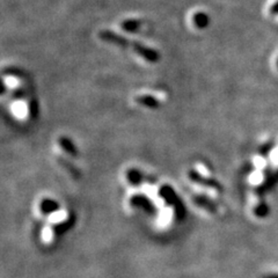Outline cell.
Segmentation results:
<instances>
[{
    "instance_id": "obj_1",
    "label": "cell",
    "mask_w": 278,
    "mask_h": 278,
    "mask_svg": "<svg viewBox=\"0 0 278 278\" xmlns=\"http://www.w3.org/2000/svg\"><path fill=\"white\" fill-rule=\"evenodd\" d=\"M187 22L193 30H204L210 24V17L204 9L196 8L189 12Z\"/></svg>"
},
{
    "instance_id": "obj_2",
    "label": "cell",
    "mask_w": 278,
    "mask_h": 278,
    "mask_svg": "<svg viewBox=\"0 0 278 278\" xmlns=\"http://www.w3.org/2000/svg\"><path fill=\"white\" fill-rule=\"evenodd\" d=\"M145 27V21L140 18H124L118 22V28L123 33L135 35L140 33Z\"/></svg>"
},
{
    "instance_id": "obj_3",
    "label": "cell",
    "mask_w": 278,
    "mask_h": 278,
    "mask_svg": "<svg viewBox=\"0 0 278 278\" xmlns=\"http://www.w3.org/2000/svg\"><path fill=\"white\" fill-rule=\"evenodd\" d=\"M270 14L271 15H278V1L270 7Z\"/></svg>"
},
{
    "instance_id": "obj_4",
    "label": "cell",
    "mask_w": 278,
    "mask_h": 278,
    "mask_svg": "<svg viewBox=\"0 0 278 278\" xmlns=\"http://www.w3.org/2000/svg\"><path fill=\"white\" fill-rule=\"evenodd\" d=\"M277 67H278V59H277Z\"/></svg>"
}]
</instances>
